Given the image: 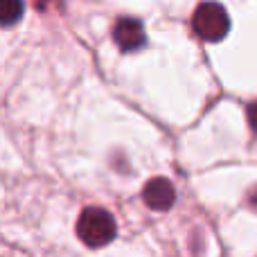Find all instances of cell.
<instances>
[{"mask_svg": "<svg viewBox=\"0 0 257 257\" xmlns=\"http://www.w3.org/2000/svg\"><path fill=\"white\" fill-rule=\"evenodd\" d=\"M248 124H250V128H253V131L257 133V102L248 106Z\"/></svg>", "mask_w": 257, "mask_h": 257, "instance_id": "cell-6", "label": "cell"}, {"mask_svg": "<svg viewBox=\"0 0 257 257\" xmlns=\"http://www.w3.org/2000/svg\"><path fill=\"white\" fill-rule=\"evenodd\" d=\"M192 27L203 41L217 43L230 32V18L219 3H201L192 14Z\"/></svg>", "mask_w": 257, "mask_h": 257, "instance_id": "cell-2", "label": "cell"}, {"mask_svg": "<svg viewBox=\"0 0 257 257\" xmlns=\"http://www.w3.org/2000/svg\"><path fill=\"white\" fill-rule=\"evenodd\" d=\"M142 199H145V203L149 205L151 210L165 212V210H169L174 205V201H176V190H174V185L167 178H151L145 185V190H142Z\"/></svg>", "mask_w": 257, "mask_h": 257, "instance_id": "cell-4", "label": "cell"}, {"mask_svg": "<svg viewBox=\"0 0 257 257\" xmlns=\"http://www.w3.org/2000/svg\"><path fill=\"white\" fill-rule=\"evenodd\" d=\"M113 41L124 52H136L147 43L145 27L138 18H120L115 30H113Z\"/></svg>", "mask_w": 257, "mask_h": 257, "instance_id": "cell-3", "label": "cell"}, {"mask_svg": "<svg viewBox=\"0 0 257 257\" xmlns=\"http://www.w3.org/2000/svg\"><path fill=\"white\" fill-rule=\"evenodd\" d=\"M117 235L115 219L102 208H86L77 221V237L90 248H102L111 244Z\"/></svg>", "mask_w": 257, "mask_h": 257, "instance_id": "cell-1", "label": "cell"}, {"mask_svg": "<svg viewBox=\"0 0 257 257\" xmlns=\"http://www.w3.org/2000/svg\"><path fill=\"white\" fill-rule=\"evenodd\" d=\"M23 9H25L23 0H0V23L5 27L16 25L23 16Z\"/></svg>", "mask_w": 257, "mask_h": 257, "instance_id": "cell-5", "label": "cell"}]
</instances>
